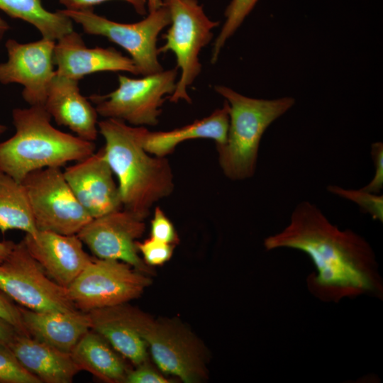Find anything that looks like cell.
Masks as SVG:
<instances>
[{"label":"cell","instance_id":"obj_32","mask_svg":"<svg viewBox=\"0 0 383 383\" xmlns=\"http://www.w3.org/2000/svg\"><path fill=\"white\" fill-rule=\"evenodd\" d=\"M0 317L12 325L19 334L29 335L24 327L19 306L0 291Z\"/></svg>","mask_w":383,"mask_h":383},{"label":"cell","instance_id":"obj_33","mask_svg":"<svg viewBox=\"0 0 383 383\" xmlns=\"http://www.w3.org/2000/svg\"><path fill=\"white\" fill-rule=\"evenodd\" d=\"M126 383H168L171 381L151 368L147 362L138 365L129 370L125 382Z\"/></svg>","mask_w":383,"mask_h":383},{"label":"cell","instance_id":"obj_36","mask_svg":"<svg viewBox=\"0 0 383 383\" xmlns=\"http://www.w3.org/2000/svg\"><path fill=\"white\" fill-rule=\"evenodd\" d=\"M146 1H147L148 12H151L156 9H158L164 5L163 0H146Z\"/></svg>","mask_w":383,"mask_h":383},{"label":"cell","instance_id":"obj_20","mask_svg":"<svg viewBox=\"0 0 383 383\" xmlns=\"http://www.w3.org/2000/svg\"><path fill=\"white\" fill-rule=\"evenodd\" d=\"M8 347L22 365L41 382L70 383L80 371L70 353L30 335L18 333Z\"/></svg>","mask_w":383,"mask_h":383},{"label":"cell","instance_id":"obj_35","mask_svg":"<svg viewBox=\"0 0 383 383\" xmlns=\"http://www.w3.org/2000/svg\"><path fill=\"white\" fill-rule=\"evenodd\" d=\"M15 244V243L11 240L0 241V263L9 256L14 248Z\"/></svg>","mask_w":383,"mask_h":383},{"label":"cell","instance_id":"obj_6","mask_svg":"<svg viewBox=\"0 0 383 383\" xmlns=\"http://www.w3.org/2000/svg\"><path fill=\"white\" fill-rule=\"evenodd\" d=\"M163 4L170 13V26L158 53L172 52L180 70L175 90L169 99L173 103L183 100L191 104L187 89L201 71L199 53L212 40V30L219 22L209 18L198 0H163Z\"/></svg>","mask_w":383,"mask_h":383},{"label":"cell","instance_id":"obj_7","mask_svg":"<svg viewBox=\"0 0 383 383\" xmlns=\"http://www.w3.org/2000/svg\"><path fill=\"white\" fill-rule=\"evenodd\" d=\"M177 67L131 78L119 74L118 87L107 94H93L98 115L121 120L135 126H155L162 106L174 91Z\"/></svg>","mask_w":383,"mask_h":383},{"label":"cell","instance_id":"obj_3","mask_svg":"<svg viewBox=\"0 0 383 383\" xmlns=\"http://www.w3.org/2000/svg\"><path fill=\"white\" fill-rule=\"evenodd\" d=\"M51 118L44 106L12 111L16 132L0 142V171L22 182L34 171L61 167L95 152L94 142L57 129L52 125Z\"/></svg>","mask_w":383,"mask_h":383},{"label":"cell","instance_id":"obj_1","mask_svg":"<svg viewBox=\"0 0 383 383\" xmlns=\"http://www.w3.org/2000/svg\"><path fill=\"white\" fill-rule=\"evenodd\" d=\"M264 247L308 255L316 272L307 277V288L322 301L337 303L362 295L382 297V279L369 243L351 229L339 228L309 201L296 204L289 223L267 237Z\"/></svg>","mask_w":383,"mask_h":383},{"label":"cell","instance_id":"obj_28","mask_svg":"<svg viewBox=\"0 0 383 383\" xmlns=\"http://www.w3.org/2000/svg\"><path fill=\"white\" fill-rule=\"evenodd\" d=\"M135 245L138 251L142 254L144 262L150 267L161 265L167 262L175 246L152 237L143 242L136 241Z\"/></svg>","mask_w":383,"mask_h":383},{"label":"cell","instance_id":"obj_10","mask_svg":"<svg viewBox=\"0 0 383 383\" xmlns=\"http://www.w3.org/2000/svg\"><path fill=\"white\" fill-rule=\"evenodd\" d=\"M22 184L38 231L76 235L92 219L74 195L60 167L34 171Z\"/></svg>","mask_w":383,"mask_h":383},{"label":"cell","instance_id":"obj_21","mask_svg":"<svg viewBox=\"0 0 383 383\" xmlns=\"http://www.w3.org/2000/svg\"><path fill=\"white\" fill-rule=\"evenodd\" d=\"M70 354L79 370L89 372L106 382H124L129 371L113 347L91 329L82 336Z\"/></svg>","mask_w":383,"mask_h":383},{"label":"cell","instance_id":"obj_24","mask_svg":"<svg viewBox=\"0 0 383 383\" xmlns=\"http://www.w3.org/2000/svg\"><path fill=\"white\" fill-rule=\"evenodd\" d=\"M13 229L32 235L38 232L23 184L0 171V231Z\"/></svg>","mask_w":383,"mask_h":383},{"label":"cell","instance_id":"obj_29","mask_svg":"<svg viewBox=\"0 0 383 383\" xmlns=\"http://www.w3.org/2000/svg\"><path fill=\"white\" fill-rule=\"evenodd\" d=\"M150 237L174 245L179 241L173 224L159 206L155 207L150 223Z\"/></svg>","mask_w":383,"mask_h":383},{"label":"cell","instance_id":"obj_5","mask_svg":"<svg viewBox=\"0 0 383 383\" xmlns=\"http://www.w3.org/2000/svg\"><path fill=\"white\" fill-rule=\"evenodd\" d=\"M113 307L143 339L162 372L176 376L186 383L204 379L206 367L203 348L186 328L173 321L154 319L125 304Z\"/></svg>","mask_w":383,"mask_h":383},{"label":"cell","instance_id":"obj_11","mask_svg":"<svg viewBox=\"0 0 383 383\" xmlns=\"http://www.w3.org/2000/svg\"><path fill=\"white\" fill-rule=\"evenodd\" d=\"M0 291L21 306L38 311L78 310L67 288L52 279L23 240L0 263Z\"/></svg>","mask_w":383,"mask_h":383},{"label":"cell","instance_id":"obj_27","mask_svg":"<svg viewBox=\"0 0 383 383\" xmlns=\"http://www.w3.org/2000/svg\"><path fill=\"white\" fill-rule=\"evenodd\" d=\"M0 383H41L27 370L9 348L0 344Z\"/></svg>","mask_w":383,"mask_h":383},{"label":"cell","instance_id":"obj_18","mask_svg":"<svg viewBox=\"0 0 383 383\" xmlns=\"http://www.w3.org/2000/svg\"><path fill=\"white\" fill-rule=\"evenodd\" d=\"M28 334L61 351L70 353L76 344L91 330L88 312L38 311L19 306Z\"/></svg>","mask_w":383,"mask_h":383},{"label":"cell","instance_id":"obj_22","mask_svg":"<svg viewBox=\"0 0 383 383\" xmlns=\"http://www.w3.org/2000/svg\"><path fill=\"white\" fill-rule=\"evenodd\" d=\"M91 329L101 335L119 354L136 366L147 362V345L126 323L113 306L88 312Z\"/></svg>","mask_w":383,"mask_h":383},{"label":"cell","instance_id":"obj_38","mask_svg":"<svg viewBox=\"0 0 383 383\" xmlns=\"http://www.w3.org/2000/svg\"><path fill=\"white\" fill-rule=\"evenodd\" d=\"M6 130H7V127L6 126L0 123V135L4 134L6 132Z\"/></svg>","mask_w":383,"mask_h":383},{"label":"cell","instance_id":"obj_23","mask_svg":"<svg viewBox=\"0 0 383 383\" xmlns=\"http://www.w3.org/2000/svg\"><path fill=\"white\" fill-rule=\"evenodd\" d=\"M0 10L33 26L42 38L57 40L74 30L73 21L60 10H47L41 0H0Z\"/></svg>","mask_w":383,"mask_h":383},{"label":"cell","instance_id":"obj_19","mask_svg":"<svg viewBox=\"0 0 383 383\" xmlns=\"http://www.w3.org/2000/svg\"><path fill=\"white\" fill-rule=\"evenodd\" d=\"M229 128V105L225 100L221 108L209 116L181 128L168 131H150L139 126V136L143 148L150 154L166 157L181 143L192 139L206 138L216 146L226 142Z\"/></svg>","mask_w":383,"mask_h":383},{"label":"cell","instance_id":"obj_25","mask_svg":"<svg viewBox=\"0 0 383 383\" xmlns=\"http://www.w3.org/2000/svg\"><path fill=\"white\" fill-rule=\"evenodd\" d=\"M258 0H231L227 6L225 22L216 37L212 48L211 62L218 60L220 52L226 41L235 33L245 18L254 9Z\"/></svg>","mask_w":383,"mask_h":383},{"label":"cell","instance_id":"obj_14","mask_svg":"<svg viewBox=\"0 0 383 383\" xmlns=\"http://www.w3.org/2000/svg\"><path fill=\"white\" fill-rule=\"evenodd\" d=\"M74 195L92 218L123 209L118 184L103 147L63 171Z\"/></svg>","mask_w":383,"mask_h":383},{"label":"cell","instance_id":"obj_4","mask_svg":"<svg viewBox=\"0 0 383 383\" xmlns=\"http://www.w3.org/2000/svg\"><path fill=\"white\" fill-rule=\"evenodd\" d=\"M214 90L229 105V128L226 142L216 146L219 165L233 181L252 177L256 171L262 137L267 128L294 104L292 97L275 99L244 96L223 85Z\"/></svg>","mask_w":383,"mask_h":383},{"label":"cell","instance_id":"obj_9","mask_svg":"<svg viewBox=\"0 0 383 383\" xmlns=\"http://www.w3.org/2000/svg\"><path fill=\"white\" fill-rule=\"evenodd\" d=\"M150 283L146 274L126 262L93 257L67 289L75 307L89 312L126 304Z\"/></svg>","mask_w":383,"mask_h":383},{"label":"cell","instance_id":"obj_16","mask_svg":"<svg viewBox=\"0 0 383 383\" xmlns=\"http://www.w3.org/2000/svg\"><path fill=\"white\" fill-rule=\"evenodd\" d=\"M53 62L57 74L76 80L101 72H128L140 74L131 57L113 48H87L81 35L74 30L55 42Z\"/></svg>","mask_w":383,"mask_h":383},{"label":"cell","instance_id":"obj_15","mask_svg":"<svg viewBox=\"0 0 383 383\" xmlns=\"http://www.w3.org/2000/svg\"><path fill=\"white\" fill-rule=\"evenodd\" d=\"M31 256L56 283L67 288L93 259L77 235L38 231L22 240Z\"/></svg>","mask_w":383,"mask_h":383},{"label":"cell","instance_id":"obj_34","mask_svg":"<svg viewBox=\"0 0 383 383\" xmlns=\"http://www.w3.org/2000/svg\"><path fill=\"white\" fill-rule=\"evenodd\" d=\"M18 333L12 325L0 317V344L8 346Z\"/></svg>","mask_w":383,"mask_h":383},{"label":"cell","instance_id":"obj_8","mask_svg":"<svg viewBox=\"0 0 383 383\" xmlns=\"http://www.w3.org/2000/svg\"><path fill=\"white\" fill-rule=\"evenodd\" d=\"M60 11L80 25L84 33L104 36L124 49L140 75L163 70L158 59L157 42L159 34L170 23V13L165 5L148 12L145 18L133 23L109 20L94 13L93 9Z\"/></svg>","mask_w":383,"mask_h":383},{"label":"cell","instance_id":"obj_12","mask_svg":"<svg viewBox=\"0 0 383 383\" xmlns=\"http://www.w3.org/2000/svg\"><path fill=\"white\" fill-rule=\"evenodd\" d=\"M145 229L144 220L121 209L92 218L77 235L95 257L119 260L140 272L151 274L135 245Z\"/></svg>","mask_w":383,"mask_h":383},{"label":"cell","instance_id":"obj_30","mask_svg":"<svg viewBox=\"0 0 383 383\" xmlns=\"http://www.w3.org/2000/svg\"><path fill=\"white\" fill-rule=\"evenodd\" d=\"M371 156L374 174L371 181L361 189L371 193L380 194L383 188V143L378 141L371 145Z\"/></svg>","mask_w":383,"mask_h":383},{"label":"cell","instance_id":"obj_26","mask_svg":"<svg viewBox=\"0 0 383 383\" xmlns=\"http://www.w3.org/2000/svg\"><path fill=\"white\" fill-rule=\"evenodd\" d=\"M328 192L357 204L360 210L374 221H383V196L359 189H345L338 185H328Z\"/></svg>","mask_w":383,"mask_h":383},{"label":"cell","instance_id":"obj_13","mask_svg":"<svg viewBox=\"0 0 383 383\" xmlns=\"http://www.w3.org/2000/svg\"><path fill=\"white\" fill-rule=\"evenodd\" d=\"M55 40L42 38L26 43L9 39L6 43L8 60L0 63V83L20 84L22 96L30 106H44L54 70Z\"/></svg>","mask_w":383,"mask_h":383},{"label":"cell","instance_id":"obj_37","mask_svg":"<svg viewBox=\"0 0 383 383\" xmlns=\"http://www.w3.org/2000/svg\"><path fill=\"white\" fill-rule=\"evenodd\" d=\"M9 29V24L0 16V40Z\"/></svg>","mask_w":383,"mask_h":383},{"label":"cell","instance_id":"obj_2","mask_svg":"<svg viewBox=\"0 0 383 383\" xmlns=\"http://www.w3.org/2000/svg\"><path fill=\"white\" fill-rule=\"evenodd\" d=\"M98 129L105 142L104 157L118 179L123 209L145 220L154 204L174 190L169 160L143 148L139 126L106 118Z\"/></svg>","mask_w":383,"mask_h":383},{"label":"cell","instance_id":"obj_17","mask_svg":"<svg viewBox=\"0 0 383 383\" xmlns=\"http://www.w3.org/2000/svg\"><path fill=\"white\" fill-rule=\"evenodd\" d=\"M44 106L57 124L69 128L82 139L91 142L96 140L98 113L81 94L79 80L55 72Z\"/></svg>","mask_w":383,"mask_h":383},{"label":"cell","instance_id":"obj_31","mask_svg":"<svg viewBox=\"0 0 383 383\" xmlns=\"http://www.w3.org/2000/svg\"><path fill=\"white\" fill-rule=\"evenodd\" d=\"M111 0H59L66 10L82 11L93 9L94 6ZM132 6L135 12L140 15L148 14L146 0H121Z\"/></svg>","mask_w":383,"mask_h":383}]
</instances>
